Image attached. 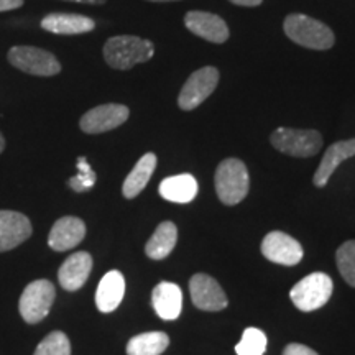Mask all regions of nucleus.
<instances>
[{
  "instance_id": "obj_1",
  "label": "nucleus",
  "mask_w": 355,
  "mask_h": 355,
  "mask_svg": "<svg viewBox=\"0 0 355 355\" xmlns=\"http://www.w3.org/2000/svg\"><path fill=\"white\" fill-rule=\"evenodd\" d=\"M153 55V43L133 35L112 37L104 44V60L114 69H132L135 64L152 60Z\"/></svg>"
},
{
  "instance_id": "obj_15",
  "label": "nucleus",
  "mask_w": 355,
  "mask_h": 355,
  "mask_svg": "<svg viewBox=\"0 0 355 355\" xmlns=\"http://www.w3.org/2000/svg\"><path fill=\"white\" fill-rule=\"evenodd\" d=\"M92 270V257L87 252H76L63 261L58 279L66 291H76L84 286Z\"/></svg>"
},
{
  "instance_id": "obj_16",
  "label": "nucleus",
  "mask_w": 355,
  "mask_h": 355,
  "mask_svg": "<svg viewBox=\"0 0 355 355\" xmlns=\"http://www.w3.org/2000/svg\"><path fill=\"white\" fill-rule=\"evenodd\" d=\"M355 157V139L350 140H340L332 144L329 148L324 153L321 165L318 166L316 173H314V186L318 188H324L332 176V173L337 170V166L345 159Z\"/></svg>"
},
{
  "instance_id": "obj_29",
  "label": "nucleus",
  "mask_w": 355,
  "mask_h": 355,
  "mask_svg": "<svg viewBox=\"0 0 355 355\" xmlns=\"http://www.w3.org/2000/svg\"><path fill=\"white\" fill-rule=\"evenodd\" d=\"M24 6V0H0V12L13 10Z\"/></svg>"
},
{
  "instance_id": "obj_2",
  "label": "nucleus",
  "mask_w": 355,
  "mask_h": 355,
  "mask_svg": "<svg viewBox=\"0 0 355 355\" xmlns=\"http://www.w3.org/2000/svg\"><path fill=\"white\" fill-rule=\"evenodd\" d=\"M286 37L291 42L301 44V46L309 48V50H329L334 46L336 37L334 32L322 21L313 17L304 15V13H291L285 19Z\"/></svg>"
},
{
  "instance_id": "obj_10",
  "label": "nucleus",
  "mask_w": 355,
  "mask_h": 355,
  "mask_svg": "<svg viewBox=\"0 0 355 355\" xmlns=\"http://www.w3.org/2000/svg\"><path fill=\"white\" fill-rule=\"evenodd\" d=\"M261 254L273 263L293 266L303 259V247L296 239L285 232H270L261 242Z\"/></svg>"
},
{
  "instance_id": "obj_33",
  "label": "nucleus",
  "mask_w": 355,
  "mask_h": 355,
  "mask_svg": "<svg viewBox=\"0 0 355 355\" xmlns=\"http://www.w3.org/2000/svg\"><path fill=\"white\" fill-rule=\"evenodd\" d=\"M150 2H175V0H150Z\"/></svg>"
},
{
  "instance_id": "obj_22",
  "label": "nucleus",
  "mask_w": 355,
  "mask_h": 355,
  "mask_svg": "<svg viewBox=\"0 0 355 355\" xmlns=\"http://www.w3.org/2000/svg\"><path fill=\"white\" fill-rule=\"evenodd\" d=\"M178 229L170 220L162 222L145 245V254L152 260H163L175 250Z\"/></svg>"
},
{
  "instance_id": "obj_32",
  "label": "nucleus",
  "mask_w": 355,
  "mask_h": 355,
  "mask_svg": "<svg viewBox=\"0 0 355 355\" xmlns=\"http://www.w3.org/2000/svg\"><path fill=\"white\" fill-rule=\"evenodd\" d=\"M3 148H6V140H3L2 133H0V153L3 152Z\"/></svg>"
},
{
  "instance_id": "obj_26",
  "label": "nucleus",
  "mask_w": 355,
  "mask_h": 355,
  "mask_svg": "<svg viewBox=\"0 0 355 355\" xmlns=\"http://www.w3.org/2000/svg\"><path fill=\"white\" fill-rule=\"evenodd\" d=\"M33 355H71V343L68 336L61 331L51 332L38 344Z\"/></svg>"
},
{
  "instance_id": "obj_12",
  "label": "nucleus",
  "mask_w": 355,
  "mask_h": 355,
  "mask_svg": "<svg viewBox=\"0 0 355 355\" xmlns=\"http://www.w3.org/2000/svg\"><path fill=\"white\" fill-rule=\"evenodd\" d=\"M33 232L28 217L17 211H0V252L19 247Z\"/></svg>"
},
{
  "instance_id": "obj_18",
  "label": "nucleus",
  "mask_w": 355,
  "mask_h": 355,
  "mask_svg": "<svg viewBox=\"0 0 355 355\" xmlns=\"http://www.w3.org/2000/svg\"><path fill=\"white\" fill-rule=\"evenodd\" d=\"M125 295V278L121 272L112 270L102 277L96 291V304L101 313H112L122 303Z\"/></svg>"
},
{
  "instance_id": "obj_13",
  "label": "nucleus",
  "mask_w": 355,
  "mask_h": 355,
  "mask_svg": "<svg viewBox=\"0 0 355 355\" xmlns=\"http://www.w3.org/2000/svg\"><path fill=\"white\" fill-rule=\"evenodd\" d=\"M184 25L189 32L211 43H224L229 40L227 24L214 13L201 10L188 12L184 17Z\"/></svg>"
},
{
  "instance_id": "obj_31",
  "label": "nucleus",
  "mask_w": 355,
  "mask_h": 355,
  "mask_svg": "<svg viewBox=\"0 0 355 355\" xmlns=\"http://www.w3.org/2000/svg\"><path fill=\"white\" fill-rule=\"evenodd\" d=\"M66 2H78V3H89V6H102L105 0H66Z\"/></svg>"
},
{
  "instance_id": "obj_3",
  "label": "nucleus",
  "mask_w": 355,
  "mask_h": 355,
  "mask_svg": "<svg viewBox=\"0 0 355 355\" xmlns=\"http://www.w3.org/2000/svg\"><path fill=\"white\" fill-rule=\"evenodd\" d=\"M217 196L227 206L242 202L250 189V178L245 163L237 158H227L217 166L216 171Z\"/></svg>"
},
{
  "instance_id": "obj_4",
  "label": "nucleus",
  "mask_w": 355,
  "mask_h": 355,
  "mask_svg": "<svg viewBox=\"0 0 355 355\" xmlns=\"http://www.w3.org/2000/svg\"><path fill=\"white\" fill-rule=\"evenodd\" d=\"M332 290H334V283L329 275L316 272L296 283L291 288L290 296L296 308L309 313V311L322 308L331 300Z\"/></svg>"
},
{
  "instance_id": "obj_7",
  "label": "nucleus",
  "mask_w": 355,
  "mask_h": 355,
  "mask_svg": "<svg viewBox=\"0 0 355 355\" xmlns=\"http://www.w3.org/2000/svg\"><path fill=\"white\" fill-rule=\"evenodd\" d=\"M8 61L13 68L33 76H55L61 71L60 61L53 53L35 46H13L8 51Z\"/></svg>"
},
{
  "instance_id": "obj_14",
  "label": "nucleus",
  "mask_w": 355,
  "mask_h": 355,
  "mask_svg": "<svg viewBox=\"0 0 355 355\" xmlns=\"http://www.w3.org/2000/svg\"><path fill=\"white\" fill-rule=\"evenodd\" d=\"M86 237V224L73 216L61 217L55 222L48 235V245L56 252L71 250L78 247Z\"/></svg>"
},
{
  "instance_id": "obj_19",
  "label": "nucleus",
  "mask_w": 355,
  "mask_h": 355,
  "mask_svg": "<svg viewBox=\"0 0 355 355\" xmlns=\"http://www.w3.org/2000/svg\"><path fill=\"white\" fill-rule=\"evenodd\" d=\"M42 28L55 35H81L96 28V21L78 13H50L42 20Z\"/></svg>"
},
{
  "instance_id": "obj_27",
  "label": "nucleus",
  "mask_w": 355,
  "mask_h": 355,
  "mask_svg": "<svg viewBox=\"0 0 355 355\" xmlns=\"http://www.w3.org/2000/svg\"><path fill=\"white\" fill-rule=\"evenodd\" d=\"M96 173L92 170L91 165L87 163L86 157H79L78 158V175L69 178L68 184L69 188L76 193H86L91 188H94L96 184Z\"/></svg>"
},
{
  "instance_id": "obj_30",
  "label": "nucleus",
  "mask_w": 355,
  "mask_h": 355,
  "mask_svg": "<svg viewBox=\"0 0 355 355\" xmlns=\"http://www.w3.org/2000/svg\"><path fill=\"white\" fill-rule=\"evenodd\" d=\"M230 2L235 3V6H242V7H257L260 6L263 0H230Z\"/></svg>"
},
{
  "instance_id": "obj_5",
  "label": "nucleus",
  "mask_w": 355,
  "mask_h": 355,
  "mask_svg": "<svg viewBox=\"0 0 355 355\" xmlns=\"http://www.w3.org/2000/svg\"><path fill=\"white\" fill-rule=\"evenodd\" d=\"M270 141L278 152L290 157H314L322 146V137L318 130H301V128L279 127L272 133Z\"/></svg>"
},
{
  "instance_id": "obj_9",
  "label": "nucleus",
  "mask_w": 355,
  "mask_h": 355,
  "mask_svg": "<svg viewBox=\"0 0 355 355\" xmlns=\"http://www.w3.org/2000/svg\"><path fill=\"white\" fill-rule=\"evenodd\" d=\"M130 110L122 104L97 105L86 112L79 121V127L86 133H104L121 127L127 122Z\"/></svg>"
},
{
  "instance_id": "obj_6",
  "label": "nucleus",
  "mask_w": 355,
  "mask_h": 355,
  "mask_svg": "<svg viewBox=\"0 0 355 355\" xmlns=\"http://www.w3.org/2000/svg\"><path fill=\"white\" fill-rule=\"evenodd\" d=\"M55 298L56 290L51 282H48V279L32 282L30 285H26L20 296V316L24 318L25 322L38 324L48 316L53 303H55Z\"/></svg>"
},
{
  "instance_id": "obj_28",
  "label": "nucleus",
  "mask_w": 355,
  "mask_h": 355,
  "mask_svg": "<svg viewBox=\"0 0 355 355\" xmlns=\"http://www.w3.org/2000/svg\"><path fill=\"white\" fill-rule=\"evenodd\" d=\"M283 355H319L313 349L306 347L303 344H290L283 350Z\"/></svg>"
},
{
  "instance_id": "obj_21",
  "label": "nucleus",
  "mask_w": 355,
  "mask_h": 355,
  "mask_svg": "<svg viewBox=\"0 0 355 355\" xmlns=\"http://www.w3.org/2000/svg\"><path fill=\"white\" fill-rule=\"evenodd\" d=\"M155 168H157V157L155 153H145L144 157L139 159L133 170L128 173L122 186V193L127 199L137 198L145 186L148 184L150 178H152Z\"/></svg>"
},
{
  "instance_id": "obj_23",
  "label": "nucleus",
  "mask_w": 355,
  "mask_h": 355,
  "mask_svg": "<svg viewBox=\"0 0 355 355\" xmlns=\"http://www.w3.org/2000/svg\"><path fill=\"white\" fill-rule=\"evenodd\" d=\"M168 344L170 337L165 332H144L128 340L127 355H162Z\"/></svg>"
},
{
  "instance_id": "obj_11",
  "label": "nucleus",
  "mask_w": 355,
  "mask_h": 355,
  "mask_svg": "<svg viewBox=\"0 0 355 355\" xmlns=\"http://www.w3.org/2000/svg\"><path fill=\"white\" fill-rule=\"evenodd\" d=\"M191 300L202 311H220L227 306V296L219 283L206 273H196L189 282Z\"/></svg>"
},
{
  "instance_id": "obj_25",
  "label": "nucleus",
  "mask_w": 355,
  "mask_h": 355,
  "mask_svg": "<svg viewBox=\"0 0 355 355\" xmlns=\"http://www.w3.org/2000/svg\"><path fill=\"white\" fill-rule=\"evenodd\" d=\"M337 268L350 286L355 288V241H349L339 247L336 254Z\"/></svg>"
},
{
  "instance_id": "obj_17",
  "label": "nucleus",
  "mask_w": 355,
  "mask_h": 355,
  "mask_svg": "<svg viewBox=\"0 0 355 355\" xmlns=\"http://www.w3.org/2000/svg\"><path fill=\"white\" fill-rule=\"evenodd\" d=\"M152 304L157 314L165 321L178 319L183 309V291L170 282H162L152 293Z\"/></svg>"
},
{
  "instance_id": "obj_20",
  "label": "nucleus",
  "mask_w": 355,
  "mask_h": 355,
  "mask_svg": "<svg viewBox=\"0 0 355 355\" xmlns=\"http://www.w3.org/2000/svg\"><path fill=\"white\" fill-rule=\"evenodd\" d=\"M159 194L163 199L176 204H188L198 196V181L193 175H176L165 178L159 183Z\"/></svg>"
},
{
  "instance_id": "obj_8",
  "label": "nucleus",
  "mask_w": 355,
  "mask_h": 355,
  "mask_svg": "<svg viewBox=\"0 0 355 355\" xmlns=\"http://www.w3.org/2000/svg\"><path fill=\"white\" fill-rule=\"evenodd\" d=\"M219 83V71L214 66L198 69L188 78L178 96V105L183 110H193L199 107L209 97Z\"/></svg>"
},
{
  "instance_id": "obj_24",
  "label": "nucleus",
  "mask_w": 355,
  "mask_h": 355,
  "mask_svg": "<svg viewBox=\"0 0 355 355\" xmlns=\"http://www.w3.org/2000/svg\"><path fill=\"white\" fill-rule=\"evenodd\" d=\"M266 350V336L257 327H247L241 343L235 345L237 355H263Z\"/></svg>"
}]
</instances>
